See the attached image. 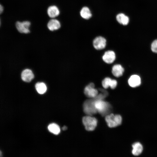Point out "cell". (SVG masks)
<instances>
[{"label": "cell", "instance_id": "obj_1", "mask_svg": "<svg viewBox=\"0 0 157 157\" xmlns=\"http://www.w3.org/2000/svg\"><path fill=\"white\" fill-rule=\"evenodd\" d=\"M105 120L109 127L114 128L121 124L122 118L119 115H114L111 113L106 116Z\"/></svg>", "mask_w": 157, "mask_h": 157}, {"label": "cell", "instance_id": "obj_2", "mask_svg": "<svg viewBox=\"0 0 157 157\" xmlns=\"http://www.w3.org/2000/svg\"><path fill=\"white\" fill-rule=\"evenodd\" d=\"M82 121L85 129L88 131L94 130L97 125V121L96 118L90 115L83 117Z\"/></svg>", "mask_w": 157, "mask_h": 157}, {"label": "cell", "instance_id": "obj_3", "mask_svg": "<svg viewBox=\"0 0 157 157\" xmlns=\"http://www.w3.org/2000/svg\"><path fill=\"white\" fill-rule=\"evenodd\" d=\"M83 107L84 113L88 115L91 116L97 112L93 98L86 100L83 104Z\"/></svg>", "mask_w": 157, "mask_h": 157}, {"label": "cell", "instance_id": "obj_4", "mask_svg": "<svg viewBox=\"0 0 157 157\" xmlns=\"http://www.w3.org/2000/svg\"><path fill=\"white\" fill-rule=\"evenodd\" d=\"M31 23L28 21L22 22L17 21L15 24V26L18 31L21 33H28L30 32L29 28Z\"/></svg>", "mask_w": 157, "mask_h": 157}, {"label": "cell", "instance_id": "obj_5", "mask_svg": "<svg viewBox=\"0 0 157 157\" xmlns=\"http://www.w3.org/2000/svg\"><path fill=\"white\" fill-rule=\"evenodd\" d=\"M84 93L88 97L93 98L98 94V90L95 88L94 85L93 83H90L85 88Z\"/></svg>", "mask_w": 157, "mask_h": 157}, {"label": "cell", "instance_id": "obj_6", "mask_svg": "<svg viewBox=\"0 0 157 157\" xmlns=\"http://www.w3.org/2000/svg\"><path fill=\"white\" fill-rule=\"evenodd\" d=\"M106 40L104 37L98 36L93 41L94 47L98 50H101L105 48L106 45Z\"/></svg>", "mask_w": 157, "mask_h": 157}, {"label": "cell", "instance_id": "obj_7", "mask_svg": "<svg viewBox=\"0 0 157 157\" xmlns=\"http://www.w3.org/2000/svg\"><path fill=\"white\" fill-rule=\"evenodd\" d=\"M102 84L103 87L105 89L110 87L111 89H114L116 87L117 82L115 80L112 79L109 77H106L103 80Z\"/></svg>", "mask_w": 157, "mask_h": 157}, {"label": "cell", "instance_id": "obj_8", "mask_svg": "<svg viewBox=\"0 0 157 157\" xmlns=\"http://www.w3.org/2000/svg\"><path fill=\"white\" fill-rule=\"evenodd\" d=\"M116 58L115 52L112 51H106L102 56L103 60L106 63L111 64L115 60Z\"/></svg>", "mask_w": 157, "mask_h": 157}, {"label": "cell", "instance_id": "obj_9", "mask_svg": "<svg viewBox=\"0 0 157 157\" xmlns=\"http://www.w3.org/2000/svg\"><path fill=\"white\" fill-rule=\"evenodd\" d=\"M34 75L32 71L29 69L24 70L21 74L22 80L26 82H30L34 78Z\"/></svg>", "mask_w": 157, "mask_h": 157}, {"label": "cell", "instance_id": "obj_10", "mask_svg": "<svg viewBox=\"0 0 157 157\" xmlns=\"http://www.w3.org/2000/svg\"><path fill=\"white\" fill-rule=\"evenodd\" d=\"M132 147V154L135 156H139L141 154L143 151V147L142 144L139 142H136L133 143Z\"/></svg>", "mask_w": 157, "mask_h": 157}, {"label": "cell", "instance_id": "obj_11", "mask_svg": "<svg viewBox=\"0 0 157 157\" xmlns=\"http://www.w3.org/2000/svg\"><path fill=\"white\" fill-rule=\"evenodd\" d=\"M128 81L129 85L133 88L138 87L141 84L140 77L137 75H133L131 76Z\"/></svg>", "mask_w": 157, "mask_h": 157}, {"label": "cell", "instance_id": "obj_12", "mask_svg": "<svg viewBox=\"0 0 157 157\" xmlns=\"http://www.w3.org/2000/svg\"><path fill=\"white\" fill-rule=\"evenodd\" d=\"M60 22L56 19L50 20L47 24V27L51 31H53L58 30L60 27Z\"/></svg>", "mask_w": 157, "mask_h": 157}, {"label": "cell", "instance_id": "obj_13", "mask_svg": "<svg viewBox=\"0 0 157 157\" xmlns=\"http://www.w3.org/2000/svg\"><path fill=\"white\" fill-rule=\"evenodd\" d=\"M47 14L49 17L54 18L58 16L60 11L58 8L55 6H49L47 10Z\"/></svg>", "mask_w": 157, "mask_h": 157}, {"label": "cell", "instance_id": "obj_14", "mask_svg": "<svg viewBox=\"0 0 157 157\" xmlns=\"http://www.w3.org/2000/svg\"><path fill=\"white\" fill-rule=\"evenodd\" d=\"M124 70V68L121 65L116 64L113 66L112 72L114 76L119 77L122 75Z\"/></svg>", "mask_w": 157, "mask_h": 157}, {"label": "cell", "instance_id": "obj_15", "mask_svg": "<svg viewBox=\"0 0 157 157\" xmlns=\"http://www.w3.org/2000/svg\"><path fill=\"white\" fill-rule=\"evenodd\" d=\"M116 19L119 23L123 25H127L129 21L128 17L122 13H119L117 15Z\"/></svg>", "mask_w": 157, "mask_h": 157}, {"label": "cell", "instance_id": "obj_16", "mask_svg": "<svg viewBox=\"0 0 157 157\" xmlns=\"http://www.w3.org/2000/svg\"><path fill=\"white\" fill-rule=\"evenodd\" d=\"M80 14L83 18L87 19H90L92 16L90 10L87 7H84L82 8Z\"/></svg>", "mask_w": 157, "mask_h": 157}, {"label": "cell", "instance_id": "obj_17", "mask_svg": "<svg viewBox=\"0 0 157 157\" xmlns=\"http://www.w3.org/2000/svg\"><path fill=\"white\" fill-rule=\"evenodd\" d=\"M35 89L38 93L40 94L45 93L47 90L46 84L43 82H38L35 85Z\"/></svg>", "mask_w": 157, "mask_h": 157}, {"label": "cell", "instance_id": "obj_18", "mask_svg": "<svg viewBox=\"0 0 157 157\" xmlns=\"http://www.w3.org/2000/svg\"><path fill=\"white\" fill-rule=\"evenodd\" d=\"M48 129L50 132L55 135L58 134L60 132L59 126L55 123L50 124L48 126Z\"/></svg>", "mask_w": 157, "mask_h": 157}, {"label": "cell", "instance_id": "obj_19", "mask_svg": "<svg viewBox=\"0 0 157 157\" xmlns=\"http://www.w3.org/2000/svg\"><path fill=\"white\" fill-rule=\"evenodd\" d=\"M151 48L153 52L157 53V40L153 42L151 44Z\"/></svg>", "mask_w": 157, "mask_h": 157}, {"label": "cell", "instance_id": "obj_20", "mask_svg": "<svg viewBox=\"0 0 157 157\" xmlns=\"http://www.w3.org/2000/svg\"><path fill=\"white\" fill-rule=\"evenodd\" d=\"M3 10V8L1 5L0 6V13L1 14Z\"/></svg>", "mask_w": 157, "mask_h": 157}, {"label": "cell", "instance_id": "obj_21", "mask_svg": "<svg viewBox=\"0 0 157 157\" xmlns=\"http://www.w3.org/2000/svg\"><path fill=\"white\" fill-rule=\"evenodd\" d=\"M67 129V128L66 126H64L63 128H62V129L63 130H66Z\"/></svg>", "mask_w": 157, "mask_h": 157}]
</instances>
